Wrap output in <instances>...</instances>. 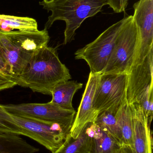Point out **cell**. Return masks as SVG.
Instances as JSON below:
<instances>
[{
  "instance_id": "5b68a950",
  "label": "cell",
  "mask_w": 153,
  "mask_h": 153,
  "mask_svg": "<svg viewBox=\"0 0 153 153\" xmlns=\"http://www.w3.org/2000/svg\"><path fill=\"white\" fill-rule=\"evenodd\" d=\"M126 19V17L114 23L94 41L78 49L75 53V59L84 60L90 67V73L100 74L107 64Z\"/></svg>"
},
{
  "instance_id": "d6986e66",
  "label": "cell",
  "mask_w": 153,
  "mask_h": 153,
  "mask_svg": "<svg viewBox=\"0 0 153 153\" xmlns=\"http://www.w3.org/2000/svg\"><path fill=\"white\" fill-rule=\"evenodd\" d=\"M18 85V79L0 50V91Z\"/></svg>"
},
{
  "instance_id": "ba28073f",
  "label": "cell",
  "mask_w": 153,
  "mask_h": 153,
  "mask_svg": "<svg viewBox=\"0 0 153 153\" xmlns=\"http://www.w3.org/2000/svg\"><path fill=\"white\" fill-rule=\"evenodd\" d=\"M133 15L139 32V43L133 65L141 63L153 49V0H139Z\"/></svg>"
},
{
  "instance_id": "44dd1931",
  "label": "cell",
  "mask_w": 153,
  "mask_h": 153,
  "mask_svg": "<svg viewBox=\"0 0 153 153\" xmlns=\"http://www.w3.org/2000/svg\"><path fill=\"white\" fill-rule=\"evenodd\" d=\"M129 0H107L108 5L116 13L125 11Z\"/></svg>"
},
{
  "instance_id": "52a82bcc",
  "label": "cell",
  "mask_w": 153,
  "mask_h": 153,
  "mask_svg": "<svg viewBox=\"0 0 153 153\" xmlns=\"http://www.w3.org/2000/svg\"><path fill=\"white\" fill-rule=\"evenodd\" d=\"M127 74H102L94 93L93 109L99 113L126 100Z\"/></svg>"
},
{
  "instance_id": "ac0fdd59",
  "label": "cell",
  "mask_w": 153,
  "mask_h": 153,
  "mask_svg": "<svg viewBox=\"0 0 153 153\" xmlns=\"http://www.w3.org/2000/svg\"><path fill=\"white\" fill-rule=\"evenodd\" d=\"M1 23L8 26L12 30L28 31L38 30L37 21L29 17L0 14V24Z\"/></svg>"
},
{
  "instance_id": "9a60e30c",
  "label": "cell",
  "mask_w": 153,
  "mask_h": 153,
  "mask_svg": "<svg viewBox=\"0 0 153 153\" xmlns=\"http://www.w3.org/2000/svg\"><path fill=\"white\" fill-rule=\"evenodd\" d=\"M123 103L114 105L107 109L102 111L99 113L94 122L102 129L108 132L116 138L121 144L122 136L117 121L116 114L119 107Z\"/></svg>"
},
{
  "instance_id": "7c38bea8",
  "label": "cell",
  "mask_w": 153,
  "mask_h": 153,
  "mask_svg": "<svg viewBox=\"0 0 153 153\" xmlns=\"http://www.w3.org/2000/svg\"><path fill=\"white\" fill-rule=\"evenodd\" d=\"M90 138L89 153H119L123 146L112 135L102 129L94 122L85 126Z\"/></svg>"
},
{
  "instance_id": "5bb4252c",
  "label": "cell",
  "mask_w": 153,
  "mask_h": 153,
  "mask_svg": "<svg viewBox=\"0 0 153 153\" xmlns=\"http://www.w3.org/2000/svg\"><path fill=\"white\" fill-rule=\"evenodd\" d=\"M39 151L17 135L0 134V153H35Z\"/></svg>"
},
{
  "instance_id": "3957f363",
  "label": "cell",
  "mask_w": 153,
  "mask_h": 153,
  "mask_svg": "<svg viewBox=\"0 0 153 153\" xmlns=\"http://www.w3.org/2000/svg\"><path fill=\"white\" fill-rule=\"evenodd\" d=\"M49 40L48 30H0V50L17 78L33 56ZM18 79V78H17Z\"/></svg>"
},
{
  "instance_id": "4fadbf2b",
  "label": "cell",
  "mask_w": 153,
  "mask_h": 153,
  "mask_svg": "<svg viewBox=\"0 0 153 153\" xmlns=\"http://www.w3.org/2000/svg\"><path fill=\"white\" fill-rule=\"evenodd\" d=\"M82 86V83L75 81H66L58 84L52 91L50 102L65 109L74 111L72 104L73 97Z\"/></svg>"
},
{
  "instance_id": "30bf717a",
  "label": "cell",
  "mask_w": 153,
  "mask_h": 153,
  "mask_svg": "<svg viewBox=\"0 0 153 153\" xmlns=\"http://www.w3.org/2000/svg\"><path fill=\"white\" fill-rule=\"evenodd\" d=\"M99 77L100 74H90L80 106L70 130V135L73 138L79 136L86 124L95 122L99 115L93 107V102Z\"/></svg>"
},
{
  "instance_id": "7a4b0ae2",
  "label": "cell",
  "mask_w": 153,
  "mask_h": 153,
  "mask_svg": "<svg viewBox=\"0 0 153 153\" xmlns=\"http://www.w3.org/2000/svg\"><path fill=\"white\" fill-rule=\"evenodd\" d=\"M40 4L51 14L45 25L48 30L55 22L66 23L64 45L74 39L76 30L85 19L93 17L108 5L107 0H42Z\"/></svg>"
},
{
  "instance_id": "8992f818",
  "label": "cell",
  "mask_w": 153,
  "mask_h": 153,
  "mask_svg": "<svg viewBox=\"0 0 153 153\" xmlns=\"http://www.w3.org/2000/svg\"><path fill=\"white\" fill-rule=\"evenodd\" d=\"M10 114L18 117L59 125L70 133L76 114L75 110L65 109L51 102L2 105Z\"/></svg>"
},
{
  "instance_id": "ffe728a7",
  "label": "cell",
  "mask_w": 153,
  "mask_h": 153,
  "mask_svg": "<svg viewBox=\"0 0 153 153\" xmlns=\"http://www.w3.org/2000/svg\"><path fill=\"white\" fill-rule=\"evenodd\" d=\"M138 102H140L147 121L151 125L153 116V85L147 88Z\"/></svg>"
},
{
  "instance_id": "277c9868",
  "label": "cell",
  "mask_w": 153,
  "mask_h": 153,
  "mask_svg": "<svg viewBox=\"0 0 153 153\" xmlns=\"http://www.w3.org/2000/svg\"><path fill=\"white\" fill-rule=\"evenodd\" d=\"M139 39V32L133 15L127 16L107 64L101 74L128 73L134 63Z\"/></svg>"
},
{
  "instance_id": "8fae6325",
  "label": "cell",
  "mask_w": 153,
  "mask_h": 153,
  "mask_svg": "<svg viewBox=\"0 0 153 153\" xmlns=\"http://www.w3.org/2000/svg\"><path fill=\"white\" fill-rule=\"evenodd\" d=\"M133 120V153H152V133L139 102L128 104Z\"/></svg>"
},
{
  "instance_id": "e0dca14e",
  "label": "cell",
  "mask_w": 153,
  "mask_h": 153,
  "mask_svg": "<svg viewBox=\"0 0 153 153\" xmlns=\"http://www.w3.org/2000/svg\"><path fill=\"white\" fill-rule=\"evenodd\" d=\"M90 138L84 128L81 134L76 138L68 134L61 146L53 153H89Z\"/></svg>"
},
{
  "instance_id": "9c48e42d",
  "label": "cell",
  "mask_w": 153,
  "mask_h": 153,
  "mask_svg": "<svg viewBox=\"0 0 153 153\" xmlns=\"http://www.w3.org/2000/svg\"><path fill=\"white\" fill-rule=\"evenodd\" d=\"M153 49L141 63L134 65L127 74L126 96L128 103L139 100L150 85H153Z\"/></svg>"
},
{
  "instance_id": "2e32d148",
  "label": "cell",
  "mask_w": 153,
  "mask_h": 153,
  "mask_svg": "<svg viewBox=\"0 0 153 153\" xmlns=\"http://www.w3.org/2000/svg\"><path fill=\"white\" fill-rule=\"evenodd\" d=\"M116 119L122 136V144L131 146L133 141V120L129 105L125 100L116 114Z\"/></svg>"
},
{
  "instance_id": "6da1fadb",
  "label": "cell",
  "mask_w": 153,
  "mask_h": 153,
  "mask_svg": "<svg viewBox=\"0 0 153 153\" xmlns=\"http://www.w3.org/2000/svg\"><path fill=\"white\" fill-rule=\"evenodd\" d=\"M17 78L18 85L51 95L57 85L72 77L68 68L60 61L56 48L47 46L33 56Z\"/></svg>"
},
{
  "instance_id": "7402d4cb",
  "label": "cell",
  "mask_w": 153,
  "mask_h": 153,
  "mask_svg": "<svg viewBox=\"0 0 153 153\" xmlns=\"http://www.w3.org/2000/svg\"><path fill=\"white\" fill-rule=\"evenodd\" d=\"M125 153H133L131 147L128 146H124Z\"/></svg>"
},
{
  "instance_id": "603a6c76",
  "label": "cell",
  "mask_w": 153,
  "mask_h": 153,
  "mask_svg": "<svg viewBox=\"0 0 153 153\" xmlns=\"http://www.w3.org/2000/svg\"><path fill=\"white\" fill-rule=\"evenodd\" d=\"M119 153H125V149H124V146H123V147L121 148V150H120V152Z\"/></svg>"
}]
</instances>
